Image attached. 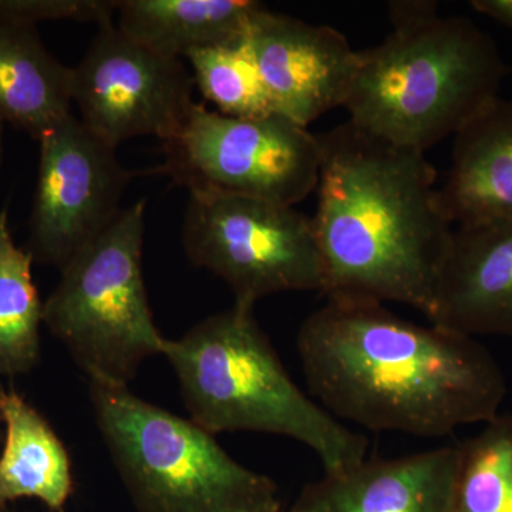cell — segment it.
<instances>
[{"mask_svg": "<svg viewBox=\"0 0 512 512\" xmlns=\"http://www.w3.org/2000/svg\"><path fill=\"white\" fill-rule=\"evenodd\" d=\"M296 349L320 406L373 431L447 436L495 419L507 394L477 339L379 303L328 301L302 323Z\"/></svg>", "mask_w": 512, "mask_h": 512, "instance_id": "6da1fadb", "label": "cell"}, {"mask_svg": "<svg viewBox=\"0 0 512 512\" xmlns=\"http://www.w3.org/2000/svg\"><path fill=\"white\" fill-rule=\"evenodd\" d=\"M312 218L330 302H397L429 316L453 238L424 153L346 121L319 134Z\"/></svg>", "mask_w": 512, "mask_h": 512, "instance_id": "7a4b0ae2", "label": "cell"}, {"mask_svg": "<svg viewBox=\"0 0 512 512\" xmlns=\"http://www.w3.org/2000/svg\"><path fill=\"white\" fill-rule=\"evenodd\" d=\"M185 407L208 433L256 431L299 441L318 456L325 474L365 460L367 439L349 430L298 386L252 306L234 303L165 340Z\"/></svg>", "mask_w": 512, "mask_h": 512, "instance_id": "3957f363", "label": "cell"}, {"mask_svg": "<svg viewBox=\"0 0 512 512\" xmlns=\"http://www.w3.org/2000/svg\"><path fill=\"white\" fill-rule=\"evenodd\" d=\"M507 74L494 40L476 23L437 13L360 50L345 109L367 133L426 153L497 99Z\"/></svg>", "mask_w": 512, "mask_h": 512, "instance_id": "277c9868", "label": "cell"}, {"mask_svg": "<svg viewBox=\"0 0 512 512\" xmlns=\"http://www.w3.org/2000/svg\"><path fill=\"white\" fill-rule=\"evenodd\" d=\"M104 444L140 512H282L271 478L234 460L214 434L140 399L90 383Z\"/></svg>", "mask_w": 512, "mask_h": 512, "instance_id": "5b68a950", "label": "cell"}, {"mask_svg": "<svg viewBox=\"0 0 512 512\" xmlns=\"http://www.w3.org/2000/svg\"><path fill=\"white\" fill-rule=\"evenodd\" d=\"M146 198L123 208L100 237L60 269L43 325L89 383L128 387L148 357L163 356L143 275Z\"/></svg>", "mask_w": 512, "mask_h": 512, "instance_id": "8992f818", "label": "cell"}, {"mask_svg": "<svg viewBox=\"0 0 512 512\" xmlns=\"http://www.w3.org/2000/svg\"><path fill=\"white\" fill-rule=\"evenodd\" d=\"M161 143L164 161L156 173L190 194L295 207L318 185V137L279 114L242 119L195 103L183 126Z\"/></svg>", "mask_w": 512, "mask_h": 512, "instance_id": "52a82bcc", "label": "cell"}, {"mask_svg": "<svg viewBox=\"0 0 512 512\" xmlns=\"http://www.w3.org/2000/svg\"><path fill=\"white\" fill-rule=\"evenodd\" d=\"M183 248L192 264L217 275L237 305L281 292L325 289L312 218L295 207L256 198L190 194Z\"/></svg>", "mask_w": 512, "mask_h": 512, "instance_id": "ba28073f", "label": "cell"}, {"mask_svg": "<svg viewBox=\"0 0 512 512\" xmlns=\"http://www.w3.org/2000/svg\"><path fill=\"white\" fill-rule=\"evenodd\" d=\"M39 147L25 249L33 262L62 269L119 217L134 173L73 113L43 134Z\"/></svg>", "mask_w": 512, "mask_h": 512, "instance_id": "9c48e42d", "label": "cell"}, {"mask_svg": "<svg viewBox=\"0 0 512 512\" xmlns=\"http://www.w3.org/2000/svg\"><path fill=\"white\" fill-rule=\"evenodd\" d=\"M194 84L183 60L138 45L114 20L97 26L89 49L72 67L79 119L116 148L131 138L173 136L194 107Z\"/></svg>", "mask_w": 512, "mask_h": 512, "instance_id": "30bf717a", "label": "cell"}, {"mask_svg": "<svg viewBox=\"0 0 512 512\" xmlns=\"http://www.w3.org/2000/svg\"><path fill=\"white\" fill-rule=\"evenodd\" d=\"M262 82L276 114L308 128L345 107L360 66V50L330 26L271 12L266 6L247 32Z\"/></svg>", "mask_w": 512, "mask_h": 512, "instance_id": "8fae6325", "label": "cell"}, {"mask_svg": "<svg viewBox=\"0 0 512 512\" xmlns=\"http://www.w3.org/2000/svg\"><path fill=\"white\" fill-rule=\"evenodd\" d=\"M460 447L365 460L306 485L291 512H453Z\"/></svg>", "mask_w": 512, "mask_h": 512, "instance_id": "7c38bea8", "label": "cell"}, {"mask_svg": "<svg viewBox=\"0 0 512 512\" xmlns=\"http://www.w3.org/2000/svg\"><path fill=\"white\" fill-rule=\"evenodd\" d=\"M430 323L512 339V220L454 229Z\"/></svg>", "mask_w": 512, "mask_h": 512, "instance_id": "4fadbf2b", "label": "cell"}, {"mask_svg": "<svg viewBox=\"0 0 512 512\" xmlns=\"http://www.w3.org/2000/svg\"><path fill=\"white\" fill-rule=\"evenodd\" d=\"M439 200L457 227L512 220L511 100L498 96L454 136Z\"/></svg>", "mask_w": 512, "mask_h": 512, "instance_id": "5bb4252c", "label": "cell"}, {"mask_svg": "<svg viewBox=\"0 0 512 512\" xmlns=\"http://www.w3.org/2000/svg\"><path fill=\"white\" fill-rule=\"evenodd\" d=\"M72 107V67L47 50L35 25L0 16V119L39 141Z\"/></svg>", "mask_w": 512, "mask_h": 512, "instance_id": "9a60e30c", "label": "cell"}, {"mask_svg": "<svg viewBox=\"0 0 512 512\" xmlns=\"http://www.w3.org/2000/svg\"><path fill=\"white\" fill-rule=\"evenodd\" d=\"M264 6L254 0H120L116 25L138 45L181 60L244 36Z\"/></svg>", "mask_w": 512, "mask_h": 512, "instance_id": "2e32d148", "label": "cell"}, {"mask_svg": "<svg viewBox=\"0 0 512 512\" xmlns=\"http://www.w3.org/2000/svg\"><path fill=\"white\" fill-rule=\"evenodd\" d=\"M5 443L0 454V504L33 498L63 512L73 493L72 461L49 421L15 390L0 389Z\"/></svg>", "mask_w": 512, "mask_h": 512, "instance_id": "e0dca14e", "label": "cell"}, {"mask_svg": "<svg viewBox=\"0 0 512 512\" xmlns=\"http://www.w3.org/2000/svg\"><path fill=\"white\" fill-rule=\"evenodd\" d=\"M32 265L13 239L8 210L0 211V377L25 375L39 363L43 302Z\"/></svg>", "mask_w": 512, "mask_h": 512, "instance_id": "ac0fdd59", "label": "cell"}, {"mask_svg": "<svg viewBox=\"0 0 512 512\" xmlns=\"http://www.w3.org/2000/svg\"><path fill=\"white\" fill-rule=\"evenodd\" d=\"M458 447L453 512H512V414H498Z\"/></svg>", "mask_w": 512, "mask_h": 512, "instance_id": "d6986e66", "label": "cell"}, {"mask_svg": "<svg viewBox=\"0 0 512 512\" xmlns=\"http://www.w3.org/2000/svg\"><path fill=\"white\" fill-rule=\"evenodd\" d=\"M187 60L202 96L220 113L242 119L276 114L249 47L247 33L225 45L195 52Z\"/></svg>", "mask_w": 512, "mask_h": 512, "instance_id": "ffe728a7", "label": "cell"}, {"mask_svg": "<svg viewBox=\"0 0 512 512\" xmlns=\"http://www.w3.org/2000/svg\"><path fill=\"white\" fill-rule=\"evenodd\" d=\"M117 0H0V16L35 25L45 20L96 23L116 18Z\"/></svg>", "mask_w": 512, "mask_h": 512, "instance_id": "44dd1931", "label": "cell"}, {"mask_svg": "<svg viewBox=\"0 0 512 512\" xmlns=\"http://www.w3.org/2000/svg\"><path fill=\"white\" fill-rule=\"evenodd\" d=\"M471 8L512 30V0H473Z\"/></svg>", "mask_w": 512, "mask_h": 512, "instance_id": "7402d4cb", "label": "cell"}, {"mask_svg": "<svg viewBox=\"0 0 512 512\" xmlns=\"http://www.w3.org/2000/svg\"><path fill=\"white\" fill-rule=\"evenodd\" d=\"M5 121L0 119V173L3 167V153H5Z\"/></svg>", "mask_w": 512, "mask_h": 512, "instance_id": "603a6c76", "label": "cell"}, {"mask_svg": "<svg viewBox=\"0 0 512 512\" xmlns=\"http://www.w3.org/2000/svg\"><path fill=\"white\" fill-rule=\"evenodd\" d=\"M3 433H5V420H3L2 407H0V439H2Z\"/></svg>", "mask_w": 512, "mask_h": 512, "instance_id": "cb8c5ba5", "label": "cell"}, {"mask_svg": "<svg viewBox=\"0 0 512 512\" xmlns=\"http://www.w3.org/2000/svg\"><path fill=\"white\" fill-rule=\"evenodd\" d=\"M0 512H16V511L10 510L9 505L0 504Z\"/></svg>", "mask_w": 512, "mask_h": 512, "instance_id": "d4e9b609", "label": "cell"}, {"mask_svg": "<svg viewBox=\"0 0 512 512\" xmlns=\"http://www.w3.org/2000/svg\"><path fill=\"white\" fill-rule=\"evenodd\" d=\"M282 512H291V511L288 510V511H282Z\"/></svg>", "mask_w": 512, "mask_h": 512, "instance_id": "484cf974", "label": "cell"}]
</instances>
